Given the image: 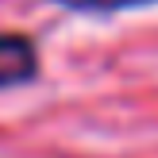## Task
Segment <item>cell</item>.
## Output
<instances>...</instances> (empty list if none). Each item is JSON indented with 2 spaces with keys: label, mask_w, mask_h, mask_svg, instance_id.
<instances>
[{
  "label": "cell",
  "mask_w": 158,
  "mask_h": 158,
  "mask_svg": "<svg viewBox=\"0 0 158 158\" xmlns=\"http://www.w3.org/2000/svg\"><path fill=\"white\" fill-rule=\"evenodd\" d=\"M39 77V46L31 35L0 31V89H19Z\"/></svg>",
  "instance_id": "1"
},
{
  "label": "cell",
  "mask_w": 158,
  "mask_h": 158,
  "mask_svg": "<svg viewBox=\"0 0 158 158\" xmlns=\"http://www.w3.org/2000/svg\"><path fill=\"white\" fill-rule=\"evenodd\" d=\"M73 15H120L131 8H158V0H54Z\"/></svg>",
  "instance_id": "2"
}]
</instances>
